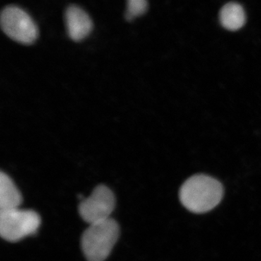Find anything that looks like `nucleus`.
<instances>
[{
	"instance_id": "nucleus-2",
	"label": "nucleus",
	"mask_w": 261,
	"mask_h": 261,
	"mask_svg": "<svg viewBox=\"0 0 261 261\" xmlns=\"http://www.w3.org/2000/svg\"><path fill=\"white\" fill-rule=\"evenodd\" d=\"M120 228L114 219L89 225L82 238V248L87 261H105L119 238Z\"/></svg>"
},
{
	"instance_id": "nucleus-6",
	"label": "nucleus",
	"mask_w": 261,
	"mask_h": 261,
	"mask_svg": "<svg viewBox=\"0 0 261 261\" xmlns=\"http://www.w3.org/2000/svg\"><path fill=\"white\" fill-rule=\"evenodd\" d=\"M67 32L75 42L83 40L92 30V21L85 11L72 5L65 12Z\"/></svg>"
},
{
	"instance_id": "nucleus-4",
	"label": "nucleus",
	"mask_w": 261,
	"mask_h": 261,
	"mask_svg": "<svg viewBox=\"0 0 261 261\" xmlns=\"http://www.w3.org/2000/svg\"><path fill=\"white\" fill-rule=\"evenodd\" d=\"M0 20L3 32L15 42L31 44L37 40V25L21 8L13 5L6 7L2 12Z\"/></svg>"
},
{
	"instance_id": "nucleus-3",
	"label": "nucleus",
	"mask_w": 261,
	"mask_h": 261,
	"mask_svg": "<svg viewBox=\"0 0 261 261\" xmlns=\"http://www.w3.org/2000/svg\"><path fill=\"white\" fill-rule=\"evenodd\" d=\"M40 224V216L35 211L19 208L0 210V235L10 243L34 234Z\"/></svg>"
},
{
	"instance_id": "nucleus-9",
	"label": "nucleus",
	"mask_w": 261,
	"mask_h": 261,
	"mask_svg": "<svg viewBox=\"0 0 261 261\" xmlns=\"http://www.w3.org/2000/svg\"><path fill=\"white\" fill-rule=\"evenodd\" d=\"M148 8L147 2L145 0H129L127 2V10L126 19L127 20H132L136 17L143 15L147 11Z\"/></svg>"
},
{
	"instance_id": "nucleus-5",
	"label": "nucleus",
	"mask_w": 261,
	"mask_h": 261,
	"mask_svg": "<svg viewBox=\"0 0 261 261\" xmlns=\"http://www.w3.org/2000/svg\"><path fill=\"white\" fill-rule=\"evenodd\" d=\"M115 206L114 194L108 187L99 185L88 197L81 201L79 213L85 222L94 224L111 219Z\"/></svg>"
},
{
	"instance_id": "nucleus-8",
	"label": "nucleus",
	"mask_w": 261,
	"mask_h": 261,
	"mask_svg": "<svg viewBox=\"0 0 261 261\" xmlns=\"http://www.w3.org/2000/svg\"><path fill=\"white\" fill-rule=\"evenodd\" d=\"M220 22L228 31H238L243 28L246 22V15L241 5L228 3L220 11Z\"/></svg>"
},
{
	"instance_id": "nucleus-1",
	"label": "nucleus",
	"mask_w": 261,
	"mask_h": 261,
	"mask_svg": "<svg viewBox=\"0 0 261 261\" xmlns=\"http://www.w3.org/2000/svg\"><path fill=\"white\" fill-rule=\"evenodd\" d=\"M224 196L222 185L205 174L194 175L182 185L179 200L194 214L208 212L219 205Z\"/></svg>"
},
{
	"instance_id": "nucleus-7",
	"label": "nucleus",
	"mask_w": 261,
	"mask_h": 261,
	"mask_svg": "<svg viewBox=\"0 0 261 261\" xmlns=\"http://www.w3.org/2000/svg\"><path fill=\"white\" fill-rule=\"evenodd\" d=\"M22 201L21 194L14 182L2 171L0 173V210L18 208Z\"/></svg>"
}]
</instances>
